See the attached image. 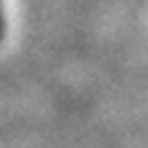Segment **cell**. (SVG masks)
<instances>
[{
  "label": "cell",
  "instance_id": "1",
  "mask_svg": "<svg viewBox=\"0 0 148 148\" xmlns=\"http://www.w3.org/2000/svg\"><path fill=\"white\" fill-rule=\"evenodd\" d=\"M0 35H3V12H0Z\"/></svg>",
  "mask_w": 148,
  "mask_h": 148
}]
</instances>
